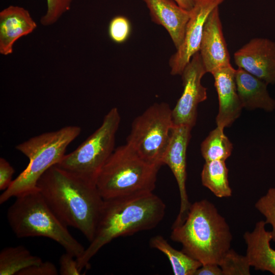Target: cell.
I'll use <instances>...</instances> for the list:
<instances>
[{
  "label": "cell",
  "instance_id": "ac0fdd59",
  "mask_svg": "<svg viewBox=\"0 0 275 275\" xmlns=\"http://www.w3.org/2000/svg\"><path fill=\"white\" fill-rule=\"evenodd\" d=\"M235 81L243 108H259L267 112L275 109V99L270 95L265 81L239 67L236 69Z\"/></svg>",
  "mask_w": 275,
  "mask_h": 275
},
{
  "label": "cell",
  "instance_id": "83f0119b",
  "mask_svg": "<svg viewBox=\"0 0 275 275\" xmlns=\"http://www.w3.org/2000/svg\"><path fill=\"white\" fill-rule=\"evenodd\" d=\"M58 273V269L53 263L49 261H42L38 264L23 269L18 275H57Z\"/></svg>",
  "mask_w": 275,
  "mask_h": 275
},
{
  "label": "cell",
  "instance_id": "cb8c5ba5",
  "mask_svg": "<svg viewBox=\"0 0 275 275\" xmlns=\"http://www.w3.org/2000/svg\"><path fill=\"white\" fill-rule=\"evenodd\" d=\"M255 206L265 217L266 224L271 226V239L275 242V187L269 188L267 193L258 200Z\"/></svg>",
  "mask_w": 275,
  "mask_h": 275
},
{
  "label": "cell",
  "instance_id": "e0dca14e",
  "mask_svg": "<svg viewBox=\"0 0 275 275\" xmlns=\"http://www.w3.org/2000/svg\"><path fill=\"white\" fill-rule=\"evenodd\" d=\"M266 223H256L252 232L243 234L246 244V256L251 266L257 270L267 271L275 275V250L270 246V231L265 229Z\"/></svg>",
  "mask_w": 275,
  "mask_h": 275
},
{
  "label": "cell",
  "instance_id": "2e32d148",
  "mask_svg": "<svg viewBox=\"0 0 275 275\" xmlns=\"http://www.w3.org/2000/svg\"><path fill=\"white\" fill-rule=\"evenodd\" d=\"M37 27L30 12L23 7L10 5L0 12V53L11 54L15 42L31 34Z\"/></svg>",
  "mask_w": 275,
  "mask_h": 275
},
{
  "label": "cell",
  "instance_id": "4316f807",
  "mask_svg": "<svg viewBox=\"0 0 275 275\" xmlns=\"http://www.w3.org/2000/svg\"><path fill=\"white\" fill-rule=\"evenodd\" d=\"M59 264V273L61 275L81 274V271L78 267L76 258L67 252L61 256Z\"/></svg>",
  "mask_w": 275,
  "mask_h": 275
},
{
  "label": "cell",
  "instance_id": "d4e9b609",
  "mask_svg": "<svg viewBox=\"0 0 275 275\" xmlns=\"http://www.w3.org/2000/svg\"><path fill=\"white\" fill-rule=\"evenodd\" d=\"M131 32V24L129 20L122 15L113 17L108 27V34L114 43L122 44L129 38Z\"/></svg>",
  "mask_w": 275,
  "mask_h": 275
},
{
  "label": "cell",
  "instance_id": "9c48e42d",
  "mask_svg": "<svg viewBox=\"0 0 275 275\" xmlns=\"http://www.w3.org/2000/svg\"><path fill=\"white\" fill-rule=\"evenodd\" d=\"M207 73L199 51L195 53L181 74L183 90L172 111L173 126L193 128L196 123L198 104L207 98V88L201 79Z\"/></svg>",
  "mask_w": 275,
  "mask_h": 275
},
{
  "label": "cell",
  "instance_id": "8fae6325",
  "mask_svg": "<svg viewBox=\"0 0 275 275\" xmlns=\"http://www.w3.org/2000/svg\"><path fill=\"white\" fill-rule=\"evenodd\" d=\"M225 0H195L187 23L183 42L169 60L171 74L181 75L193 56L199 51L206 19L216 7Z\"/></svg>",
  "mask_w": 275,
  "mask_h": 275
},
{
  "label": "cell",
  "instance_id": "30bf717a",
  "mask_svg": "<svg viewBox=\"0 0 275 275\" xmlns=\"http://www.w3.org/2000/svg\"><path fill=\"white\" fill-rule=\"evenodd\" d=\"M192 128L186 125L173 126L170 139L161 158L172 172L178 184L180 206L179 213L172 227L181 224L185 219L190 204L186 188V151Z\"/></svg>",
  "mask_w": 275,
  "mask_h": 275
},
{
  "label": "cell",
  "instance_id": "5b68a950",
  "mask_svg": "<svg viewBox=\"0 0 275 275\" xmlns=\"http://www.w3.org/2000/svg\"><path fill=\"white\" fill-rule=\"evenodd\" d=\"M160 168L142 158L126 144L114 150L102 168L96 185L104 200L152 193Z\"/></svg>",
  "mask_w": 275,
  "mask_h": 275
},
{
  "label": "cell",
  "instance_id": "603a6c76",
  "mask_svg": "<svg viewBox=\"0 0 275 275\" xmlns=\"http://www.w3.org/2000/svg\"><path fill=\"white\" fill-rule=\"evenodd\" d=\"M223 275H250L251 266L246 256L230 249L223 257L219 264Z\"/></svg>",
  "mask_w": 275,
  "mask_h": 275
},
{
  "label": "cell",
  "instance_id": "4dcf8cb0",
  "mask_svg": "<svg viewBox=\"0 0 275 275\" xmlns=\"http://www.w3.org/2000/svg\"><path fill=\"white\" fill-rule=\"evenodd\" d=\"M179 6L187 10L191 11L195 4V0H173Z\"/></svg>",
  "mask_w": 275,
  "mask_h": 275
},
{
  "label": "cell",
  "instance_id": "4fadbf2b",
  "mask_svg": "<svg viewBox=\"0 0 275 275\" xmlns=\"http://www.w3.org/2000/svg\"><path fill=\"white\" fill-rule=\"evenodd\" d=\"M207 73L231 65L224 36L219 6L214 8L205 22L199 49Z\"/></svg>",
  "mask_w": 275,
  "mask_h": 275
},
{
  "label": "cell",
  "instance_id": "52a82bcc",
  "mask_svg": "<svg viewBox=\"0 0 275 275\" xmlns=\"http://www.w3.org/2000/svg\"><path fill=\"white\" fill-rule=\"evenodd\" d=\"M120 121L118 108H112L104 116L99 127L56 165L96 184L102 168L115 150L116 134Z\"/></svg>",
  "mask_w": 275,
  "mask_h": 275
},
{
  "label": "cell",
  "instance_id": "7a4b0ae2",
  "mask_svg": "<svg viewBox=\"0 0 275 275\" xmlns=\"http://www.w3.org/2000/svg\"><path fill=\"white\" fill-rule=\"evenodd\" d=\"M166 209L153 192L104 200L94 237L76 259L78 268H88L92 257L114 239L154 229L163 218Z\"/></svg>",
  "mask_w": 275,
  "mask_h": 275
},
{
  "label": "cell",
  "instance_id": "d6986e66",
  "mask_svg": "<svg viewBox=\"0 0 275 275\" xmlns=\"http://www.w3.org/2000/svg\"><path fill=\"white\" fill-rule=\"evenodd\" d=\"M150 246L164 254L168 258L175 275H195L202 264L183 251L173 248L162 236L156 235L149 241Z\"/></svg>",
  "mask_w": 275,
  "mask_h": 275
},
{
  "label": "cell",
  "instance_id": "484cf974",
  "mask_svg": "<svg viewBox=\"0 0 275 275\" xmlns=\"http://www.w3.org/2000/svg\"><path fill=\"white\" fill-rule=\"evenodd\" d=\"M73 0H46L47 10L41 18L40 23L49 26L56 23L71 8Z\"/></svg>",
  "mask_w": 275,
  "mask_h": 275
},
{
  "label": "cell",
  "instance_id": "7c38bea8",
  "mask_svg": "<svg viewBox=\"0 0 275 275\" xmlns=\"http://www.w3.org/2000/svg\"><path fill=\"white\" fill-rule=\"evenodd\" d=\"M234 61L238 67L268 85L275 84V41L252 38L234 52Z\"/></svg>",
  "mask_w": 275,
  "mask_h": 275
},
{
  "label": "cell",
  "instance_id": "f546056e",
  "mask_svg": "<svg viewBox=\"0 0 275 275\" xmlns=\"http://www.w3.org/2000/svg\"><path fill=\"white\" fill-rule=\"evenodd\" d=\"M195 275H223V272L218 264L210 263L202 265Z\"/></svg>",
  "mask_w": 275,
  "mask_h": 275
},
{
  "label": "cell",
  "instance_id": "6da1fadb",
  "mask_svg": "<svg viewBox=\"0 0 275 275\" xmlns=\"http://www.w3.org/2000/svg\"><path fill=\"white\" fill-rule=\"evenodd\" d=\"M37 186L57 216L90 242L104 202L96 184L54 165L42 175Z\"/></svg>",
  "mask_w": 275,
  "mask_h": 275
},
{
  "label": "cell",
  "instance_id": "ba28073f",
  "mask_svg": "<svg viewBox=\"0 0 275 275\" xmlns=\"http://www.w3.org/2000/svg\"><path fill=\"white\" fill-rule=\"evenodd\" d=\"M172 111L165 102L151 105L133 120L126 139V144L142 158L160 167L173 126Z\"/></svg>",
  "mask_w": 275,
  "mask_h": 275
},
{
  "label": "cell",
  "instance_id": "8992f818",
  "mask_svg": "<svg viewBox=\"0 0 275 275\" xmlns=\"http://www.w3.org/2000/svg\"><path fill=\"white\" fill-rule=\"evenodd\" d=\"M81 130L78 126H66L32 137L16 145V149L27 157L29 162L1 195L0 204L37 189L40 177L48 169L60 161L66 154L67 147L80 134Z\"/></svg>",
  "mask_w": 275,
  "mask_h": 275
},
{
  "label": "cell",
  "instance_id": "ffe728a7",
  "mask_svg": "<svg viewBox=\"0 0 275 275\" xmlns=\"http://www.w3.org/2000/svg\"><path fill=\"white\" fill-rule=\"evenodd\" d=\"M225 161H205L201 175L203 185L218 198L229 197L232 194L228 180L229 170Z\"/></svg>",
  "mask_w": 275,
  "mask_h": 275
},
{
  "label": "cell",
  "instance_id": "277c9868",
  "mask_svg": "<svg viewBox=\"0 0 275 275\" xmlns=\"http://www.w3.org/2000/svg\"><path fill=\"white\" fill-rule=\"evenodd\" d=\"M15 198L7 210V218L18 238H48L76 259L82 255L85 248L50 209L38 188Z\"/></svg>",
  "mask_w": 275,
  "mask_h": 275
},
{
  "label": "cell",
  "instance_id": "5bb4252c",
  "mask_svg": "<svg viewBox=\"0 0 275 275\" xmlns=\"http://www.w3.org/2000/svg\"><path fill=\"white\" fill-rule=\"evenodd\" d=\"M235 71L231 65L217 69L211 73L214 79L218 99L216 123L217 126L224 129L233 123L240 115L243 108L237 94Z\"/></svg>",
  "mask_w": 275,
  "mask_h": 275
},
{
  "label": "cell",
  "instance_id": "7402d4cb",
  "mask_svg": "<svg viewBox=\"0 0 275 275\" xmlns=\"http://www.w3.org/2000/svg\"><path fill=\"white\" fill-rule=\"evenodd\" d=\"M224 129L216 126L202 142L201 152L205 161H225L231 155L233 145Z\"/></svg>",
  "mask_w": 275,
  "mask_h": 275
},
{
  "label": "cell",
  "instance_id": "9a60e30c",
  "mask_svg": "<svg viewBox=\"0 0 275 275\" xmlns=\"http://www.w3.org/2000/svg\"><path fill=\"white\" fill-rule=\"evenodd\" d=\"M150 11L152 20L168 32L177 49L182 44L190 16L187 11L173 0H143Z\"/></svg>",
  "mask_w": 275,
  "mask_h": 275
},
{
  "label": "cell",
  "instance_id": "f1b7e54d",
  "mask_svg": "<svg viewBox=\"0 0 275 275\" xmlns=\"http://www.w3.org/2000/svg\"><path fill=\"white\" fill-rule=\"evenodd\" d=\"M14 169L9 162L3 157L0 158V190H6L12 182Z\"/></svg>",
  "mask_w": 275,
  "mask_h": 275
},
{
  "label": "cell",
  "instance_id": "44dd1931",
  "mask_svg": "<svg viewBox=\"0 0 275 275\" xmlns=\"http://www.w3.org/2000/svg\"><path fill=\"white\" fill-rule=\"evenodd\" d=\"M42 261L24 246H8L0 252V275H18L23 269Z\"/></svg>",
  "mask_w": 275,
  "mask_h": 275
},
{
  "label": "cell",
  "instance_id": "3957f363",
  "mask_svg": "<svg viewBox=\"0 0 275 275\" xmlns=\"http://www.w3.org/2000/svg\"><path fill=\"white\" fill-rule=\"evenodd\" d=\"M171 239L182 244V251L202 265L219 264L230 249L232 235L225 218L210 201L191 204L183 222L173 227Z\"/></svg>",
  "mask_w": 275,
  "mask_h": 275
}]
</instances>
